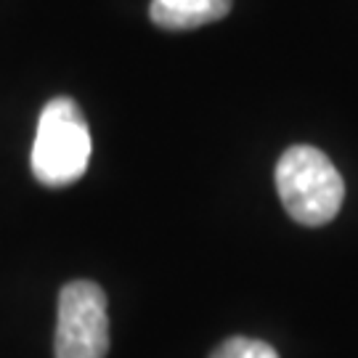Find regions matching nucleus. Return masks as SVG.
I'll return each instance as SVG.
<instances>
[{
    "label": "nucleus",
    "instance_id": "39448f33",
    "mask_svg": "<svg viewBox=\"0 0 358 358\" xmlns=\"http://www.w3.org/2000/svg\"><path fill=\"white\" fill-rule=\"evenodd\" d=\"M210 358H279V353L268 343L250 340V337H231L226 343H220Z\"/></svg>",
    "mask_w": 358,
    "mask_h": 358
},
{
    "label": "nucleus",
    "instance_id": "7ed1b4c3",
    "mask_svg": "<svg viewBox=\"0 0 358 358\" xmlns=\"http://www.w3.org/2000/svg\"><path fill=\"white\" fill-rule=\"evenodd\" d=\"M106 294L93 282H69L59 294L56 358H106Z\"/></svg>",
    "mask_w": 358,
    "mask_h": 358
},
{
    "label": "nucleus",
    "instance_id": "f257e3e1",
    "mask_svg": "<svg viewBox=\"0 0 358 358\" xmlns=\"http://www.w3.org/2000/svg\"><path fill=\"white\" fill-rule=\"evenodd\" d=\"M90 128L77 101L59 96L43 106L29 165L43 186L62 189L85 176L90 162Z\"/></svg>",
    "mask_w": 358,
    "mask_h": 358
},
{
    "label": "nucleus",
    "instance_id": "f03ea898",
    "mask_svg": "<svg viewBox=\"0 0 358 358\" xmlns=\"http://www.w3.org/2000/svg\"><path fill=\"white\" fill-rule=\"evenodd\" d=\"M276 189L284 210L303 226H324L337 217L345 183L332 159L313 146H292L276 165Z\"/></svg>",
    "mask_w": 358,
    "mask_h": 358
},
{
    "label": "nucleus",
    "instance_id": "20e7f679",
    "mask_svg": "<svg viewBox=\"0 0 358 358\" xmlns=\"http://www.w3.org/2000/svg\"><path fill=\"white\" fill-rule=\"evenodd\" d=\"M231 0H152L149 16L162 29H196L229 16Z\"/></svg>",
    "mask_w": 358,
    "mask_h": 358
}]
</instances>
